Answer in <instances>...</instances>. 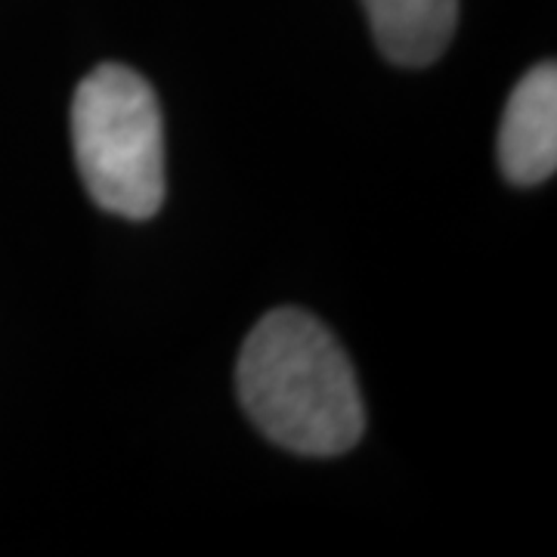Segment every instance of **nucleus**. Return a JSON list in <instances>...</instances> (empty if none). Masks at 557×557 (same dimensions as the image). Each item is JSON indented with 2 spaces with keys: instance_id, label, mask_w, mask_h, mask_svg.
Wrapping results in <instances>:
<instances>
[{
  "instance_id": "3",
  "label": "nucleus",
  "mask_w": 557,
  "mask_h": 557,
  "mask_svg": "<svg viewBox=\"0 0 557 557\" xmlns=\"http://www.w3.org/2000/svg\"><path fill=\"white\" fill-rule=\"evenodd\" d=\"M498 164L518 186H536L557 168V69L542 62L511 90L502 131Z\"/></svg>"
},
{
  "instance_id": "1",
  "label": "nucleus",
  "mask_w": 557,
  "mask_h": 557,
  "mask_svg": "<svg viewBox=\"0 0 557 557\" xmlns=\"http://www.w3.org/2000/svg\"><path fill=\"white\" fill-rule=\"evenodd\" d=\"M236 384L242 409L288 453L341 456L366 431L362 394L341 341L295 307L255 325L242 344Z\"/></svg>"
},
{
  "instance_id": "4",
  "label": "nucleus",
  "mask_w": 557,
  "mask_h": 557,
  "mask_svg": "<svg viewBox=\"0 0 557 557\" xmlns=\"http://www.w3.org/2000/svg\"><path fill=\"white\" fill-rule=\"evenodd\" d=\"M379 50L397 65L421 69L443 57L458 25V0H362Z\"/></svg>"
},
{
  "instance_id": "2",
  "label": "nucleus",
  "mask_w": 557,
  "mask_h": 557,
  "mask_svg": "<svg viewBox=\"0 0 557 557\" xmlns=\"http://www.w3.org/2000/svg\"><path fill=\"white\" fill-rule=\"evenodd\" d=\"M81 180L102 211L149 220L164 201V121L156 90L124 65H100L72 100Z\"/></svg>"
}]
</instances>
